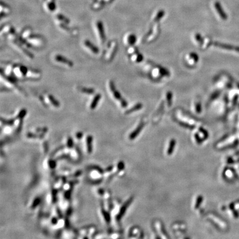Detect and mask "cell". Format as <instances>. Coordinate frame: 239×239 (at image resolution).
<instances>
[{
  "label": "cell",
  "instance_id": "6da1fadb",
  "mask_svg": "<svg viewBox=\"0 0 239 239\" xmlns=\"http://www.w3.org/2000/svg\"><path fill=\"white\" fill-rule=\"evenodd\" d=\"M29 69L27 66L21 64H17L13 66V75L17 79H26Z\"/></svg>",
  "mask_w": 239,
  "mask_h": 239
},
{
  "label": "cell",
  "instance_id": "7a4b0ae2",
  "mask_svg": "<svg viewBox=\"0 0 239 239\" xmlns=\"http://www.w3.org/2000/svg\"><path fill=\"white\" fill-rule=\"evenodd\" d=\"M117 44L116 41H111L108 44V50L106 52L104 56V59L105 61H110L114 58L117 50Z\"/></svg>",
  "mask_w": 239,
  "mask_h": 239
},
{
  "label": "cell",
  "instance_id": "3957f363",
  "mask_svg": "<svg viewBox=\"0 0 239 239\" xmlns=\"http://www.w3.org/2000/svg\"><path fill=\"white\" fill-rule=\"evenodd\" d=\"M109 88H110V91L113 93V95L115 99H116V100L119 101L121 105L122 106V108L126 107L127 106L126 101H125V99H124L122 98V96L120 94V93L116 89V87L115 86L114 83L113 81H110L109 82Z\"/></svg>",
  "mask_w": 239,
  "mask_h": 239
},
{
  "label": "cell",
  "instance_id": "277c9868",
  "mask_svg": "<svg viewBox=\"0 0 239 239\" xmlns=\"http://www.w3.org/2000/svg\"><path fill=\"white\" fill-rule=\"evenodd\" d=\"M29 43L32 45H41L44 43V40L43 38L38 34H35L32 32L31 34L28 37L27 39H26Z\"/></svg>",
  "mask_w": 239,
  "mask_h": 239
},
{
  "label": "cell",
  "instance_id": "5b68a950",
  "mask_svg": "<svg viewBox=\"0 0 239 239\" xmlns=\"http://www.w3.org/2000/svg\"><path fill=\"white\" fill-rule=\"evenodd\" d=\"M96 27L98 31V36L101 43H104L106 39L105 29L103 27V23L100 21H98L96 23Z\"/></svg>",
  "mask_w": 239,
  "mask_h": 239
},
{
  "label": "cell",
  "instance_id": "8992f818",
  "mask_svg": "<svg viewBox=\"0 0 239 239\" xmlns=\"http://www.w3.org/2000/svg\"><path fill=\"white\" fill-rule=\"evenodd\" d=\"M41 76L42 74L40 71L31 69L28 71L26 79L31 80H39L41 78Z\"/></svg>",
  "mask_w": 239,
  "mask_h": 239
},
{
  "label": "cell",
  "instance_id": "52a82bcc",
  "mask_svg": "<svg viewBox=\"0 0 239 239\" xmlns=\"http://www.w3.org/2000/svg\"><path fill=\"white\" fill-rule=\"evenodd\" d=\"M55 59L57 62L61 63L64 65H67L69 67H72L74 65L73 62L63 55H56L55 56Z\"/></svg>",
  "mask_w": 239,
  "mask_h": 239
},
{
  "label": "cell",
  "instance_id": "ba28073f",
  "mask_svg": "<svg viewBox=\"0 0 239 239\" xmlns=\"http://www.w3.org/2000/svg\"><path fill=\"white\" fill-rule=\"evenodd\" d=\"M11 40L12 41V43H13V44L16 46V47H17L18 49H20V50L21 52H23L24 55H27L29 58H31V59H33V57H34L33 55L31 52H29L28 50L25 49V48L22 46V45H21V43L18 41H17L15 39H11Z\"/></svg>",
  "mask_w": 239,
  "mask_h": 239
},
{
  "label": "cell",
  "instance_id": "9c48e42d",
  "mask_svg": "<svg viewBox=\"0 0 239 239\" xmlns=\"http://www.w3.org/2000/svg\"><path fill=\"white\" fill-rule=\"evenodd\" d=\"M84 45L89 49L94 54H98L99 52V49L95 45L92 43L89 40H85L84 42Z\"/></svg>",
  "mask_w": 239,
  "mask_h": 239
},
{
  "label": "cell",
  "instance_id": "30bf717a",
  "mask_svg": "<svg viewBox=\"0 0 239 239\" xmlns=\"http://www.w3.org/2000/svg\"><path fill=\"white\" fill-rule=\"evenodd\" d=\"M101 97H102L101 94H100V93L96 94L94 96V98L92 99V102H91V103H90V108L91 110H94V109H95V108L97 107L98 103H99L100 100H101Z\"/></svg>",
  "mask_w": 239,
  "mask_h": 239
},
{
  "label": "cell",
  "instance_id": "8fae6325",
  "mask_svg": "<svg viewBox=\"0 0 239 239\" xmlns=\"http://www.w3.org/2000/svg\"><path fill=\"white\" fill-rule=\"evenodd\" d=\"M215 7L217 11V12L219 13V15L223 18V20H226L227 16L225 14V13L224 12V11H223V8H222V6L220 5V3L218 2H215Z\"/></svg>",
  "mask_w": 239,
  "mask_h": 239
},
{
  "label": "cell",
  "instance_id": "7c38bea8",
  "mask_svg": "<svg viewBox=\"0 0 239 239\" xmlns=\"http://www.w3.org/2000/svg\"><path fill=\"white\" fill-rule=\"evenodd\" d=\"M46 98L47 99L48 101H49V103H50L52 105L54 106L55 108H59L60 106V103L59 101L57 100L52 95L49 94L47 95Z\"/></svg>",
  "mask_w": 239,
  "mask_h": 239
},
{
  "label": "cell",
  "instance_id": "4fadbf2b",
  "mask_svg": "<svg viewBox=\"0 0 239 239\" xmlns=\"http://www.w3.org/2000/svg\"><path fill=\"white\" fill-rule=\"evenodd\" d=\"M78 90L82 93L85 94L87 95H92L95 93V92L93 88L83 87H78Z\"/></svg>",
  "mask_w": 239,
  "mask_h": 239
},
{
  "label": "cell",
  "instance_id": "5bb4252c",
  "mask_svg": "<svg viewBox=\"0 0 239 239\" xmlns=\"http://www.w3.org/2000/svg\"><path fill=\"white\" fill-rule=\"evenodd\" d=\"M57 19H58L60 21H61V22H62L64 23H65L66 24H68L70 23L69 20L67 17H66L63 15L58 14L57 16Z\"/></svg>",
  "mask_w": 239,
  "mask_h": 239
},
{
  "label": "cell",
  "instance_id": "9a60e30c",
  "mask_svg": "<svg viewBox=\"0 0 239 239\" xmlns=\"http://www.w3.org/2000/svg\"><path fill=\"white\" fill-rule=\"evenodd\" d=\"M26 114H27V110L26 109H21L17 115V119H23V118L25 116Z\"/></svg>",
  "mask_w": 239,
  "mask_h": 239
},
{
  "label": "cell",
  "instance_id": "2e32d148",
  "mask_svg": "<svg viewBox=\"0 0 239 239\" xmlns=\"http://www.w3.org/2000/svg\"><path fill=\"white\" fill-rule=\"evenodd\" d=\"M143 124H141V125L139 126V127H138V128L136 130L135 132H134V133H133L130 136L131 138H132V139H133L134 138H135V137H136V135L138 133V132L140 131V130H141V129H142V127H143Z\"/></svg>",
  "mask_w": 239,
  "mask_h": 239
},
{
  "label": "cell",
  "instance_id": "e0dca14e",
  "mask_svg": "<svg viewBox=\"0 0 239 239\" xmlns=\"http://www.w3.org/2000/svg\"><path fill=\"white\" fill-rule=\"evenodd\" d=\"M174 146H175V141L174 140H172L171 142V143L169 145V149L168 150V153L169 154H171L172 152L173 151V149H174Z\"/></svg>",
  "mask_w": 239,
  "mask_h": 239
},
{
  "label": "cell",
  "instance_id": "ac0fdd59",
  "mask_svg": "<svg viewBox=\"0 0 239 239\" xmlns=\"http://www.w3.org/2000/svg\"><path fill=\"white\" fill-rule=\"evenodd\" d=\"M136 41V38L135 35H130L128 38V42L131 45L135 43Z\"/></svg>",
  "mask_w": 239,
  "mask_h": 239
},
{
  "label": "cell",
  "instance_id": "d6986e66",
  "mask_svg": "<svg viewBox=\"0 0 239 239\" xmlns=\"http://www.w3.org/2000/svg\"><path fill=\"white\" fill-rule=\"evenodd\" d=\"M164 15V12H163V11H159V12L158 13L157 16L156 17V18H155V19H154V21H157L160 20Z\"/></svg>",
  "mask_w": 239,
  "mask_h": 239
},
{
  "label": "cell",
  "instance_id": "ffe728a7",
  "mask_svg": "<svg viewBox=\"0 0 239 239\" xmlns=\"http://www.w3.org/2000/svg\"><path fill=\"white\" fill-rule=\"evenodd\" d=\"M92 137H90V136H89L88 137V138H87V145H88V151L89 152H91L92 151V148H91V147L90 146V143H92Z\"/></svg>",
  "mask_w": 239,
  "mask_h": 239
},
{
  "label": "cell",
  "instance_id": "44dd1931",
  "mask_svg": "<svg viewBox=\"0 0 239 239\" xmlns=\"http://www.w3.org/2000/svg\"><path fill=\"white\" fill-rule=\"evenodd\" d=\"M141 108V104H139V105H137L136 106H135V107H134L133 108H132V109H131L129 111H127V113H132V111H133V110H136V109H140Z\"/></svg>",
  "mask_w": 239,
  "mask_h": 239
}]
</instances>
